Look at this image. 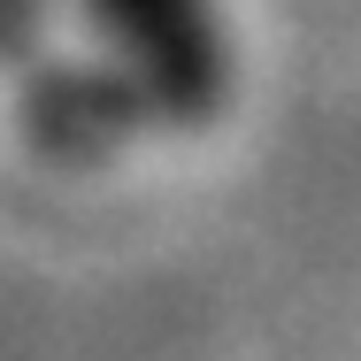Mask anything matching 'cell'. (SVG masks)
I'll return each mask as SVG.
<instances>
[{
  "label": "cell",
  "instance_id": "1",
  "mask_svg": "<svg viewBox=\"0 0 361 361\" xmlns=\"http://www.w3.org/2000/svg\"><path fill=\"white\" fill-rule=\"evenodd\" d=\"M92 23L108 31L123 85L146 108L200 123L223 108L231 85V47H223L216 0H92Z\"/></svg>",
  "mask_w": 361,
  "mask_h": 361
}]
</instances>
